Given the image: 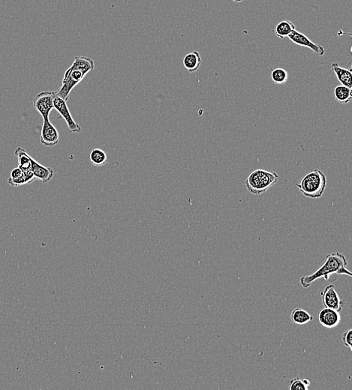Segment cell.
Returning <instances> with one entry per match:
<instances>
[{
    "label": "cell",
    "instance_id": "1",
    "mask_svg": "<svg viewBox=\"0 0 352 390\" xmlns=\"http://www.w3.org/2000/svg\"><path fill=\"white\" fill-rule=\"evenodd\" d=\"M348 261L345 256L339 252L332 253L326 256L325 262L313 274L303 276L300 283L304 288H308L315 281L324 279L329 282H335L338 276L345 275L351 277L352 273L347 269Z\"/></svg>",
    "mask_w": 352,
    "mask_h": 390
},
{
    "label": "cell",
    "instance_id": "2",
    "mask_svg": "<svg viewBox=\"0 0 352 390\" xmlns=\"http://www.w3.org/2000/svg\"><path fill=\"white\" fill-rule=\"evenodd\" d=\"M93 59L86 56H76L72 66L66 71L61 88L55 94L67 101L72 90L84 79V77L94 69Z\"/></svg>",
    "mask_w": 352,
    "mask_h": 390
},
{
    "label": "cell",
    "instance_id": "3",
    "mask_svg": "<svg viewBox=\"0 0 352 390\" xmlns=\"http://www.w3.org/2000/svg\"><path fill=\"white\" fill-rule=\"evenodd\" d=\"M327 185V178L322 171L315 169L307 173L296 186L299 188L301 194L307 198L318 199L322 197Z\"/></svg>",
    "mask_w": 352,
    "mask_h": 390
},
{
    "label": "cell",
    "instance_id": "4",
    "mask_svg": "<svg viewBox=\"0 0 352 390\" xmlns=\"http://www.w3.org/2000/svg\"><path fill=\"white\" fill-rule=\"evenodd\" d=\"M278 179L279 176L276 173L258 169L250 173L246 180L245 185L249 192L259 195L274 185Z\"/></svg>",
    "mask_w": 352,
    "mask_h": 390
},
{
    "label": "cell",
    "instance_id": "5",
    "mask_svg": "<svg viewBox=\"0 0 352 390\" xmlns=\"http://www.w3.org/2000/svg\"><path fill=\"white\" fill-rule=\"evenodd\" d=\"M54 92L44 91L35 96L33 106L42 116L44 120L49 119L50 112L53 110Z\"/></svg>",
    "mask_w": 352,
    "mask_h": 390
},
{
    "label": "cell",
    "instance_id": "6",
    "mask_svg": "<svg viewBox=\"0 0 352 390\" xmlns=\"http://www.w3.org/2000/svg\"><path fill=\"white\" fill-rule=\"evenodd\" d=\"M321 296L325 308H331L340 312L345 306V301L340 299L333 285H327L321 292Z\"/></svg>",
    "mask_w": 352,
    "mask_h": 390
},
{
    "label": "cell",
    "instance_id": "7",
    "mask_svg": "<svg viewBox=\"0 0 352 390\" xmlns=\"http://www.w3.org/2000/svg\"><path fill=\"white\" fill-rule=\"evenodd\" d=\"M53 107L57 110L58 113L64 118L68 128L72 133H80L81 132V128L72 118L70 110L68 107L66 101L60 98L59 96L55 94L53 97Z\"/></svg>",
    "mask_w": 352,
    "mask_h": 390
},
{
    "label": "cell",
    "instance_id": "8",
    "mask_svg": "<svg viewBox=\"0 0 352 390\" xmlns=\"http://www.w3.org/2000/svg\"><path fill=\"white\" fill-rule=\"evenodd\" d=\"M60 135L56 127L49 119L44 120L41 133V144L47 147H53L59 143Z\"/></svg>",
    "mask_w": 352,
    "mask_h": 390
},
{
    "label": "cell",
    "instance_id": "9",
    "mask_svg": "<svg viewBox=\"0 0 352 390\" xmlns=\"http://www.w3.org/2000/svg\"><path fill=\"white\" fill-rule=\"evenodd\" d=\"M289 39L301 47H308L311 49L318 56H323L324 54V49L322 46L319 44H315L314 42L309 39L308 37L306 36L304 34L295 30L288 35Z\"/></svg>",
    "mask_w": 352,
    "mask_h": 390
},
{
    "label": "cell",
    "instance_id": "10",
    "mask_svg": "<svg viewBox=\"0 0 352 390\" xmlns=\"http://www.w3.org/2000/svg\"><path fill=\"white\" fill-rule=\"evenodd\" d=\"M319 322L323 327L332 329L337 327L341 321V316L339 311L331 308H324L319 314Z\"/></svg>",
    "mask_w": 352,
    "mask_h": 390
},
{
    "label": "cell",
    "instance_id": "11",
    "mask_svg": "<svg viewBox=\"0 0 352 390\" xmlns=\"http://www.w3.org/2000/svg\"><path fill=\"white\" fill-rule=\"evenodd\" d=\"M31 169L35 179H40L43 183H47L53 178V169L41 165L32 157Z\"/></svg>",
    "mask_w": 352,
    "mask_h": 390
},
{
    "label": "cell",
    "instance_id": "12",
    "mask_svg": "<svg viewBox=\"0 0 352 390\" xmlns=\"http://www.w3.org/2000/svg\"><path fill=\"white\" fill-rule=\"evenodd\" d=\"M331 69L332 72H334L338 81L342 84V86L351 89L352 75L351 69L348 70V69L340 67L336 62L332 63Z\"/></svg>",
    "mask_w": 352,
    "mask_h": 390
},
{
    "label": "cell",
    "instance_id": "13",
    "mask_svg": "<svg viewBox=\"0 0 352 390\" xmlns=\"http://www.w3.org/2000/svg\"><path fill=\"white\" fill-rule=\"evenodd\" d=\"M201 62L202 61H201L200 53L198 51H193L186 55L185 57L184 58L183 63L189 72L193 73L199 69Z\"/></svg>",
    "mask_w": 352,
    "mask_h": 390
},
{
    "label": "cell",
    "instance_id": "14",
    "mask_svg": "<svg viewBox=\"0 0 352 390\" xmlns=\"http://www.w3.org/2000/svg\"><path fill=\"white\" fill-rule=\"evenodd\" d=\"M313 318L314 317L313 315L302 308H295L290 314V320L295 324L305 325L310 323V321H313Z\"/></svg>",
    "mask_w": 352,
    "mask_h": 390
},
{
    "label": "cell",
    "instance_id": "15",
    "mask_svg": "<svg viewBox=\"0 0 352 390\" xmlns=\"http://www.w3.org/2000/svg\"><path fill=\"white\" fill-rule=\"evenodd\" d=\"M296 30V27L295 24H292L290 21H283L276 25L274 30V33L276 34L278 38L283 39L285 37H288L292 32Z\"/></svg>",
    "mask_w": 352,
    "mask_h": 390
},
{
    "label": "cell",
    "instance_id": "16",
    "mask_svg": "<svg viewBox=\"0 0 352 390\" xmlns=\"http://www.w3.org/2000/svg\"><path fill=\"white\" fill-rule=\"evenodd\" d=\"M15 154L18 159V167L23 171L31 169V156H29L24 149L18 147L15 150Z\"/></svg>",
    "mask_w": 352,
    "mask_h": 390
},
{
    "label": "cell",
    "instance_id": "17",
    "mask_svg": "<svg viewBox=\"0 0 352 390\" xmlns=\"http://www.w3.org/2000/svg\"><path fill=\"white\" fill-rule=\"evenodd\" d=\"M334 96L338 102L348 104L352 98L351 89L345 86H338L334 89Z\"/></svg>",
    "mask_w": 352,
    "mask_h": 390
},
{
    "label": "cell",
    "instance_id": "18",
    "mask_svg": "<svg viewBox=\"0 0 352 390\" xmlns=\"http://www.w3.org/2000/svg\"><path fill=\"white\" fill-rule=\"evenodd\" d=\"M90 159L93 165L100 167L107 163V156L105 152L103 151L101 149H95L90 153Z\"/></svg>",
    "mask_w": 352,
    "mask_h": 390
},
{
    "label": "cell",
    "instance_id": "19",
    "mask_svg": "<svg viewBox=\"0 0 352 390\" xmlns=\"http://www.w3.org/2000/svg\"><path fill=\"white\" fill-rule=\"evenodd\" d=\"M272 81L276 84H284L288 81V74L285 69L278 68L271 73Z\"/></svg>",
    "mask_w": 352,
    "mask_h": 390
},
{
    "label": "cell",
    "instance_id": "20",
    "mask_svg": "<svg viewBox=\"0 0 352 390\" xmlns=\"http://www.w3.org/2000/svg\"><path fill=\"white\" fill-rule=\"evenodd\" d=\"M310 386V380L308 379L296 378L293 379L290 382L289 389L290 390H307Z\"/></svg>",
    "mask_w": 352,
    "mask_h": 390
},
{
    "label": "cell",
    "instance_id": "21",
    "mask_svg": "<svg viewBox=\"0 0 352 390\" xmlns=\"http://www.w3.org/2000/svg\"><path fill=\"white\" fill-rule=\"evenodd\" d=\"M342 342H343L344 345L347 348H349L352 351V330H347L342 335Z\"/></svg>",
    "mask_w": 352,
    "mask_h": 390
},
{
    "label": "cell",
    "instance_id": "22",
    "mask_svg": "<svg viewBox=\"0 0 352 390\" xmlns=\"http://www.w3.org/2000/svg\"><path fill=\"white\" fill-rule=\"evenodd\" d=\"M23 176H24L23 170H21L19 167H18L17 168L12 170V171L11 172L10 178H9V179H11V180H15V179H20V178L22 177Z\"/></svg>",
    "mask_w": 352,
    "mask_h": 390
},
{
    "label": "cell",
    "instance_id": "23",
    "mask_svg": "<svg viewBox=\"0 0 352 390\" xmlns=\"http://www.w3.org/2000/svg\"><path fill=\"white\" fill-rule=\"evenodd\" d=\"M232 1L234 2V3H241V2L244 1V0H232Z\"/></svg>",
    "mask_w": 352,
    "mask_h": 390
}]
</instances>
